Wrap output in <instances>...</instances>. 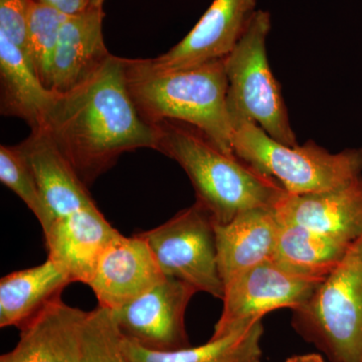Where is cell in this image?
Listing matches in <instances>:
<instances>
[{"label": "cell", "mask_w": 362, "mask_h": 362, "mask_svg": "<svg viewBox=\"0 0 362 362\" xmlns=\"http://www.w3.org/2000/svg\"><path fill=\"white\" fill-rule=\"evenodd\" d=\"M16 146L30 164L54 221L96 206L87 185L44 130L32 131Z\"/></svg>", "instance_id": "16"}, {"label": "cell", "mask_w": 362, "mask_h": 362, "mask_svg": "<svg viewBox=\"0 0 362 362\" xmlns=\"http://www.w3.org/2000/svg\"><path fill=\"white\" fill-rule=\"evenodd\" d=\"M0 180L35 214L42 233L47 232L54 220L45 206L37 178L18 146H0Z\"/></svg>", "instance_id": "24"}, {"label": "cell", "mask_w": 362, "mask_h": 362, "mask_svg": "<svg viewBox=\"0 0 362 362\" xmlns=\"http://www.w3.org/2000/svg\"><path fill=\"white\" fill-rule=\"evenodd\" d=\"M0 362H13L11 361V358H9L8 356H7V354H4V356H1L0 357Z\"/></svg>", "instance_id": "29"}, {"label": "cell", "mask_w": 362, "mask_h": 362, "mask_svg": "<svg viewBox=\"0 0 362 362\" xmlns=\"http://www.w3.org/2000/svg\"><path fill=\"white\" fill-rule=\"evenodd\" d=\"M162 273L147 243L138 233H121L107 247L88 286L99 306L115 310L161 282Z\"/></svg>", "instance_id": "11"}, {"label": "cell", "mask_w": 362, "mask_h": 362, "mask_svg": "<svg viewBox=\"0 0 362 362\" xmlns=\"http://www.w3.org/2000/svg\"><path fill=\"white\" fill-rule=\"evenodd\" d=\"M121 233L96 206L58 218L44 233L49 258L63 267L71 282L88 285L102 255Z\"/></svg>", "instance_id": "13"}, {"label": "cell", "mask_w": 362, "mask_h": 362, "mask_svg": "<svg viewBox=\"0 0 362 362\" xmlns=\"http://www.w3.org/2000/svg\"><path fill=\"white\" fill-rule=\"evenodd\" d=\"M233 153L277 180L287 194L325 192L362 175V149L331 153L312 140L289 146L247 120L233 123Z\"/></svg>", "instance_id": "5"}, {"label": "cell", "mask_w": 362, "mask_h": 362, "mask_svg": "<svg viewBox=\"0 0 362 362\" xmlns=\"http://www.w3.org/2000/svg\"><path fill=\"white\" fill-rule=\"evenodd\" d=\"M225 59L175 71L157 69L150 59H123L124 73L136 108L147 122L189 124L223 152L235 154Z\"/></svg>", "instance_id": "2"}, {"label": "cell", "mask_w": 362, "mask_h": 362, "mask_svg": "<svg viewBox=\"0 0 362 362\" xmlns=\"http://www.w3.org/2000/svg\"><path fill=\"white\" fill-rule=\"evenodd\" d=\"M2 115L25 121L32 131L44 129L59 94L45 87L23 52L0 35Z\"/></svg>", "instance_id": "18"}, {"label": "cell", "mask_w": 362, "mask_h": 362, "mask_svg": "<svg viewBox=\"0 0 362 362\" xmlns=\"http://www.w3.org/2000/svg\"><path fill=\"white\" fill-rule=\"evenodd\" d=\"M105 0H92L93 6L103 7Z\"/></svg>", "instance_id": "28"}, {"label": "cell", "mask_w": 362, "mask_h": 362, "mask_svg": "<svg viewBox=\"0 0 362 362\" xmlns=\"http://www.w3.org/2000/svg\"><path fill=\"white\" fill-rule=\"evenodd\" d=\"M78 362H130L110 309L88 312L80 331Z\"/></svg>", "instance_id": "22"}, {"label": "cell", "mask_w": 362, "mask_h": 362, "mask_svg": "<svg viewBox=\"0 0 362 362\" xmlns=\"http://www.w3.org/2000/svg\"><path fill=\"white\" fill-rule=\"evenodd\" d=\"M30 6L32 0H0V35L16 45L28 62V25Z\"/></svg>", "instance_id": "25"}, {"label": "cell", "mask_w": 362, "mask_h": 362, "mask_svg": "<svg viewBox=\"0 0 362 362\" xmlns=\"http://www.w3.org/2000/svg\"><path fill=\"white\" fill-rule=\"evenodd\" d=\"M285 362H330L320 354H298L289 357Z\"/></svg>", "instance_id": "27"}, {"label": "cell", "mask_w": 362, "mask_h": 362, "mask_svg": "<svg viewBox=\"0 0 362 362\" xmlns=\"http://www.w3.org/2000/svg\"><path fill=\"white\" fill-rule=\"evenodd\" d=\"M275 211L281 223H296L352 244L362 235V175L316 194L286 192Z\"/></svg>", "instance_id": "12"}, {"label": "cell", "mask_w": 362, "mask_h": 362, "mask_svg": "<svg viewBox=\"0 0 362 362\" xmlns=\"http://www.w3.org/2000/svg\"><path fill=\"white\" fill-rule=\"evenodd\" d=\"M324 279L298 273L274 259L244 272L225 286L223 311L211 339L249 327L272 311L296 310Z\"/></svg>", "instance_id": "8"}, {"label": "cell", "mask_w": 362, "mask_h": 362, "mask_svg": "<svg viewBox=\"0 0 362 362\" xmlns=\"http://www.w3.org/2000/svg\"><path fill=\"white\" fill-rule=\"evenodd\" d=\"M42 130L87 187L125 152L156 150L158 141L156 125L130 96L123 58L113 54L82 84L59 94Z\"/></svg>", "instance_id": "1"}, {"label": "cell", "mask_w": 362, "mask_h": 362, "mask_svg": "<svg viewBox=\"0 0 362 362\" xmlns=\"http://www.w3.org/2000/svg\"><path fill=\"white\" fill-rule=\"evenodd\" d=\"M263 320L197 347L152 351L124 338L130 362H261Z\"/></svg>", "instance_id": "20"}, {"label": "cell", "mask_w": 362, "mask_h": 362, "mask_svg": "<svg viewBox=\"0 0 362 362\" xmlns=\"http://www.w3.org/2000/svg\"><path fill=\"white\" fill-rule=\"evenodd\" d=\"M157 151L180 164L216 225L230 223L250 209L275 207L286 194L277 180L235 154L218 148L201 130L180 121L154 124Z\"/></svg>", "instance_id": "3"}, {"label": "cell", "mask_w": 362, "mask_h": 362, "mask_svg": "<svg viewBox=\"0 0 362 362\" xmlns=\"http://www.w3.org/2000/svg\"><path fill=\"white\" fill-rule=\"evenodd\" d=\"M138 235L148 245L165 277L223 299L225 285L218 269L216 221L204 204L195 202L166 223Z\"/></svg>", "instance_id": "7"}, {"label": "cell", "mask_w": 362, "mask_h": 362, "mask_svg": "<svg viewBox=\"0 0 362 362\" xmlns=\"http://www.w3.org/2000/svg\"><path fill=\"white\" fill-rule=\"evenodd\" d=\"M32 1L51 7L66 16L84 13L92 6V0H32Z\"/></svg>", "instance_id": "26"}, {"label": "cell", "mask_w": 362, "mask_h": 362, "mask_svg": "<svg viewBox=\"0 0 362 362\" xmlns=\"http://www.w3.org/2000/svg\"><path fill=\"white\" fill-rule=\"evenodd\" d=\"M256 6V0H214L177 45L150 62L160 70L175 71L226 58L249 28Z\"/></svg>", "instance_id": "10"}, {"label": "cell", "mask_w": 362, "mask_h": 362, "mask_svg": "<svg viewBox=\"0 0 362 362\" xmlns=\"http://www.w3.org/2000/svg\"><path fill=\"white\" fill-rule=\"evenodd\" d=\"M271 14L258 9L246 33L225 59L232 123L250 121L283 144L297 145L280 84L267 54Z\"/></svg>", "instance_id": "6"}, {"label": "cell", "mask_w": 362, "mask_h": 362, "mask_svg": "<svg viewBox=\"0 0 362 362\" xmlns=\"http://www.w3.org/2000/svg\"><path fill=\"white\" fill-rule=\"evenodd\" d=\"M280 223L274 259L303 275L327 277L351 245L296 223Z\"/></svg>", "instance_id": "21"}, {"label": "cell", "mask_w": 362, "mask_h": 362, "mask_svg": "<svg viewBox=\"0 0 362 362\" xmlns=\"http://www.w3.org/2000/svg\"><path fill=\"white\" fill-rule=\"evenodd\" d=\"M71 283L65 269L51 259L4 276L0 280V327L21 329L47 305L61 298Z\"/></svg>", "instance_id": "19"}, {"label": "cell", "mask_w": 362, "mask_h": 362, "mask_svg": "<svg viewBox=\"0 0 362 362\" xmlns=\"http://www.w3.org/2000/svg\"><path fill=\"white\" fill-rule=\"evenodd\" d=\"M87 313L61 298L54 300L21 328L20 340L7 356L13 362H78Z\"/></svg>", "instance_id": "17"}, {"label": "cell", "mask_w": 362, "mask_h": 362, "mask_svg": "<svg viewBox=\"0 0 362 362\" xmlns=\"http://www.w3.org/2000/svg\"><path fill=\"white\" fill-rule=\"evenodd\" d=\"M292 312L293 328L328 361L362 362V235Z\"/></svg>", "instance_id": "4"}, {"label": "cell", "mask_w": 362, "mask_h": 362, "mask_svg": "<svg viewBox=\"0 0 362 362\" xmlns=\"http://www.w3.org/2000/svg\"><path fill=\"white\" fill-rule=\"evenodd\" d=\"M103 7L66 16L52 68L51 89L65 94L82 84L108 61L103 37Z\"/></svg>", "instance_id": "14"}, {"label": "cell", "mask_w": 362, "mask_h": 362, "mask_svg": "<svg viewBox=\"0 0 362 362\" xmlns=\"http://www.w3.org/2000/svg\"><path fill=\"white\" fill-rule=\"evenodd\" d=\"M280 226L275 207L250 209L225 225L216 223L218 269L223 285L274 259Z\"/></svg>", "instance_id": "15"}, {"label": "cell", "mask_w": 362, "mask_h": 362, "mask_svg": "<svg viewBox=\"0 0 362 362\" xmlns=\"http://www.w3.org/2000/svg\"><path fill=\"white\" fill-rule=\"evenodd\" d=\"M66 16L51 7L32 1L28 25V59L37 77L49 89L59 30Z\"/></svg>", "instance_id": "23"}, {"label": "cell", "mask_w": 362, "mask_h": 362, "mask_svg": "<svg viewBox=\"0 0 362 362\" xmlns=\"http://www.w3.org/2000/svg\"><path fill=\"white\" fill-rule=\"evenodd\" d=\"M195 293L197 290L187 283L166 277L130 303L111 311L124 338L142 349H187L190 343L185 312Z\"/></svg>", "instance_id": "9"}]
</instances>
